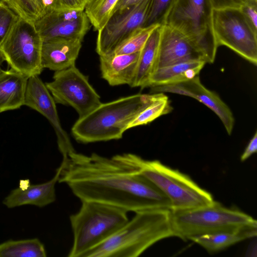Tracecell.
Here are the masks:
<instances>
[{
	"mask_svg": "<svg viewBox=\"0 0 257 257\" xmlns=\"http://www.w3.org/2000/svg\"><path fill=\"white\" fill-rule=\"evenodd\" d=\"M58 182L81 201L111 205L127 212L171 209L168 198L150 180L111 158L73 151L63 157Z\"/></svg>",
	"mask_w": 257,
	"mask_h": 257,
	"instance_id": "cell-1",
	"label": "cell"
},
{
	"mask_svg": "<svg viewBox=\"0 0 257 257\" xmlns=\"http://www.w3.org/2000/svg\"><path fill=\"white\" fill-rule=\"evenodd\" d=\"M170 237H176L171 209L140 211L82 257H137L158 241Z\"/></svg>",
	"mask_w": 257,
	"mask_h": 257,
	"instance_id": "cell-2",
	"label": "cell"
},
{
	"mask_svg": "<svg viewBox=\"0 0 257 257\" xmlns=\"http://www.w3.org/2000/svg\"><path fill=\"white\" fill-rule=\"evenodd\" d=\"M156 96L139 93L101 103L78 118L71 128L72 135L84 144L120 139L130 122Z\"/></svg>",
	"mask_w": 257,
	"mask_h": 257,
	"instance_id": "cell-3",
	"label": "cell"
},
{
	"mask_svg": "<svg viewBox=\"0 0 257 257\" xmlns=\"http://www.w3.org/2000/svg\"><path fill=\"white\" fill-rule=\"evenodd\" d=\"M112 158L153 183L169 200L172 209L201 207L214 201L212 195L189 176L158 160H146L132 153Z\"/></svg>",
	"mask_w": 257,
	"mask_h": 257,
	"instance_id": "cell-4",
	"label": "cell"
},
{
	"mask_svg": "<svg viewBox=\"0 0 257 257\" xmlns=\"http://www.w3.org/2000/svg\"><path fill=\"white\" fill-rule=\"evenodd\" d=\"M171 217L176 237L183 240L205 234L257 228L256 220L250 215L214 200L206 206L172 209Z\"/></svg>",
	"mask_w": 257,
	"mask_h": 257,
	"instance_id": "cell-5",
	"label": "cell"
},
{
	"mask_svg": "<svg viewBox=\"0 0 257 257\" xmlns=\"http://www.w3.org/2000/svg\"><path fill=\"white\" fill-rule=\"evenodd\" d=\"M81 202L79 210L69 217L73 241L69 257H82L129 220L128 212L119 208L95 202Z\"/></svg>",
	"mask_w": 257,
	"mask_h": 257,
	"instance_id": "cell-6",
	"label": "cell"
},
{
	"mask_svg": "<svg viewBox=\"0 0 257 257\" xmlns=\"http://www.w3.org/2000/svg\"><path fill=\"white\" fill-rule=\"evenodd\" d=\"M213 9L210 0H174L163 24L183 34L206 63L214 62L218 48L213 30Z\"/></svg>",
	"mask_w": 257,
	"mask_h": 257,
	"instance_id": "cell-7",
	"label": "cell"
},
{
	"mask_svg": "<svg viewBox=\"0 0 257 257\" xmlns=\"http://www.w3.org/2000/svg\"><path fill=\"white\" fill-rule=\"evenodd\" d=\"M42 43L34 24L19 17L1 46L0 52L11 69L29 78L39 75L44 69Z\"/></svg>",
	"mask_w": 257,
	"mask_h": 257,
	"instance_id": "cell-8",
	"label": "cell"
},
{
	"mask_svg": "<svg viewBox=\"0 0 257 257\" xmlns=\"http://www.w3.org/2000/svg\"><path fill=\"white\" fill-rule=\"evenodd\" d=\"M213 30L218 47L225 46L256 65L257 33L248 25L239 8L213 9Z\"/></svg>",
	"mask_w": 257,
	"mask_h": 257,
	"instance_id": "cell-9",
	"label": "cell"
},
{
	"mask_svg": "<svg viewBox=\"0 0 257 257\" xmlns=\"http://www.w3.org/2000/svg\"><path fill=\"white\" fill-rule=\"evenodd\" d=\"M56 103L72 107L81 118L101 102L87 76L76 67L55 71L53 80L45 83Z\"/></svg>",
	"mask_w": 257,
	"mask_h": 257,
	"instance_id": "cell-10",
	"label": "cell"
},
{
	"mask_svg": "<svg viewBox=\"0 0 257 257\" xmlns=\"http://www.w3.org/2000/svg\"><path fill=\"white\" fill-rule=\"evenodd\" d=\"M152 0L114 13L102 29L97 31L96 51L99 56L112 54L134 32L144 27Z\"/></svg>",
	"mask_w": 257,
	"mask_h": 257,
	"instance_id": "cell-11",
	"label": "cell"
},
{
	"mask_svg": "<svg viewBox=\"0 0 257 257\" xmlns=\"http://www.w3.org/2000/svg\"><path fill=\"white\" fill-rule=\"evenodd\" d=\"M24 105L36 110L49 120L56 134L58 148L63 157L75 151L68 135L61 126L56 102L39 75L28 78Z\"/></svg>",
	"mask_w": 257,
	"mask_h": 257,
	"instance_id": "cell-12",
	"label": "cell"
},
{
	"mask_svg": "<svg viewBox=\"0 0 257 257\" xmlns=\"http://www.w3.org/2000/svg\"><path fill=\"white\" fill-rule=\"evenodd\" d=\"M90 24L84 11L66 10L46 13L34 26L43 41L58 37L83 40Z\"/></svg>",
	"mask_w": 257,
	"mask_h": 257,
	"instance_id": "cell-13",
	"label": "cell"
},
{
	"mask_svg": "<svg viewBox=\"0 0 257 257\" xmlns=\"http://www.w3.org/2000/svg\"><path fill=\"white\" fill-rule=\"evenodd\" d=\"M152 90L158 93H173L197 99L212 110L222 121L228 134H231L234 124L232 112L217 93L201 83L198 75L176 83L152 87Z\"/></svg>",
	"mask_w": 257,
	"mask_h": 257,
	"instance_id": "cell-14",
	"label": "cell"
},
{
	"mask_svg": "<svg viewBox=\"0 0 257 257\" xmlns=\"http://www.w3.org/2000/svg\"><path fill=\"white\" fill-rule=\"evenodd\" d=\"M192 60L205 62L202 55L183 34L168 25H161L159 51L154 71L162 67Z\"/></svg>",
	"mask_w": 257,
	"mask_h": 257,
	"instance_id": "cell-15",
	"label": "cell"
},
{
	"mask_svg": "<svg viewBox=\"0 0 257 257\" xmlns=\"http://www.w3.org/2000/svg\"><path fill=\"white\" fill-rule=\"evenodd\" d=\"M82 42L79 39L60 37L43 40L41 50L43 68L55 72L75 65Z\"/></svg>",
	"mask_w": 257,
	"mask_h": 257,
	"instance_id": "cell-16",
	"label": "cell"
},
{
	"mask_svg": "<svg viewBox=\"0 0 257 257\" xmlns=\"http://www.w3.org/2000/svg\"><path fill=\"white\" fill-rule=\"evenodd\" d=\"M61 168L57 169L54 177L49 181L36 185H29L11 191L4 199L3 204L9 208L25 205L43 207L56 200L55 185L58 182Z\"/></svg>",
	"mask_w": 257,
	"mask_h": 257,
	"instance_id": "cell-17",
	"label": "cell"
},
{
	"mask_svg": "<svg viewBox=\"0 0 257 257\" xmlns=\"http://www.w3.org/2000/svg\"><path fill=\"white\" fill-rule=\"evenodd\" d=\"M140 53L99 56L102 77L111 86H131L136 72Z\"/></svg>",
	"mask_w": 257,
	"mask_h": 257,
	"instance_id": "cell-18",
	"label": "cell"
},
{
	"mask_svg": "<svg viewBox=\"0 0 257 257\" xmlns=\"http://www.w3.org/2000/svg\"><path fill=\"white\" fill-rule=\"evenodd\" d=\"M28 79L11 68L0 74V113L24 105Z\"/></svg>",
	"mask_w": 257,
	"mask_h": 257,
	"instance_id": "cell-19",
	"label": "cell"
},
{
	"mask_svg": "<svg viewBox=\"0 0 257 257\" xmlns=\"http://www.w3.org/2000/svg\"><path fill=\"white\" fill-rule=\"evenodd\" d=\"M205 64L203 61L192 60L157 68L152 73L147 87L176 83L190 79L198 75Z\"/></svg>",
	"mask_w": 257,
	"mask_h": 257,
	"instance_id": "cell-20",
	"label": "cell"
},
{
	"mask_svg": "<svg viewBox=\"0 0 257 257\" xmlns=\"http://www.w3.org/2000/svg\"><path fill=\"white\" fill-rule=\"evenodd\" d=\"M161 32V25H159L152 32L140 51L136 72L131 87H147L158 57Z\"/></svg>",
	"mask_w": 257,
	"mask_h": 257,
	"instance_id": "cell-21",
	"label": "cell"
},
{
	"mask_svg": "<svg viewBox=\"0 0 257 257\" xmlns=\"http://www.w3.org/2000/svg\"><path fill=\"white\" fill-rule=\"evenodd\" d=\"M257 228H248L234 232L222 231L194 236L188 239L198 244L210 253L222 251L246 239L255 236Z\"/></svg>",
	"mask_w": 257,
	"mask_h": 257,
	"instance_id": "cell-22",
	"label": "cell"
},
{
	"mask_svg": "<svg viewBox=\"0 0 257 257\" xmlns=\"http://www.w3.org/2000/svg\"><path fill=\"white\" fill-rule=\"evenodd\" d=\"M42 242L37 238L9 240L0 243V257H46Z\"/></svg>",
	"mask_w": 257,
	"mask_h": 257,
	"instance_id": "cell-23",
	"label": "cell"
},
{
	"mask_svg": "<svg viewBox=\"0 0 257 257\" xmlns=\"http://www.w3.org/2000/svg\"><path fill=\"white\" fill-rule=\"evenodd\" d=\"M172 109L168 96L163 92L157 93V96L154 100L130 122L127 130L148 124L160 116L170 113Z\"/></svg>",
	"mask_w": 257,
	"mask_h": 257,
	"instance_id": "cell-24",
	"label": "cell"
},
{
	"mask_svg": "<svg viewBox=\"0 0 257 257\" xmlns=\"http://www.w3.org/2000/svg\"><path fill=\"white\" fill-rule=\"evenodd\" d=\"M118 0H90L84 12L94 30L98 31L105 25Z\"/></svg>",
	"mask_w": 257,
	"mask_h": 257,
	"instance_id": "cell-25",
	"label": "cell"
},
{
	"mask_svg": "<svg viewBox=\"0 0 257 257\" xmlns=\"http://www.w3.org/2000/svg\"><path fill=\"white\" fill-rule=\"evenodd\" d=\"M19 17L34 24L45 14L43 0H1Z\"/></svg>",
	"mask_w": 257,
	"mask_h": 257,
	"instance_id": "cell-26",
	"label": "cell"
},
{
	"mask_svg": "<svg viewBox=\"0 0 257 257\" xmlns=\"http://www.w3.org/2000/svg\"><path fill=\"white\" fill-rule=\"evenodd\" d=\"M160 25L139 29L123 41L114 51L115 54H130L140 52L153 30Z\"/></svg>",
	"mask_w": 257,
	"mask_h": 257,
	"instance_id": "cell-27",
	"label": "cell"
},
{
	"mask_svg": "<svg viewBox=\"0 0 257 257\" xmlns=\"http://www.w3.org/2000/svg\"><path fill=\"white\" fill-rule=\"evenodd\" d=\"M174 0H152L144 26L162 25Z\"/></svg>",
	"mask_w": 257,
	"mask_h": 257,
	"instance_id": "cell-28",
	"label": "cell"
},
{
	"mask_svg": "<svg viewBox=\"0 0 257 257\" xmlns=\"http://www.w3.org/2000/svg\"><path fill=\"white\" fill-rule=\"evenodd\" d=\"M19 17L6 4L0 2V47Z\"/></svg>",
	"mask_w": 257,
	"mask_h": 257,
	"instance_id": "cell-29",
	"label": "cell"
},
{
	"mask_svg": "<svg viewBox=\"0 0 257 257\" xmlns=\"http://www.w3.org/2000/svg\"><path fill=\"white\" fill-rule=\"evenodd\" d=\"M239 9L248 25L257 33V0H247Z\"/></svg>",
	"mask_w": 257,
	"mask_h": 257,
	"instance_id": "cell-30",
	"label": "cell"
},
{
	"mask_svg": "<svg viewBox=\"0 0 257 257\" xmlns=\"http://www.w3.org/2000/svg\"><path fill=\"white\" fill-rule=\"evenodd\" d=\"M214 9L239 8L247 0H210Z\"/></svg>",
	"mask_w": 257,
	"mask_h": 257,
	"instance_id": "cell-31",
	"label": "cell"
},
{
	"mask_svg": "<svg viewBox=\"0 0 257 257\" xmlns=\"http://www.w3.org/2000/svg\"><path fill=\"white\" fill-rule=\"evenodd\" d=\"M257 151V132L250 140L244 152L240 157V161L244 162Z\"/></svg>",
	"mask_w": 257,
	"mask_h": 257,
	"instance_id": "cell-32",
	"label": "cell"
},
{
	"mask_svg": "<svg viewBox=\"0 0 257 257\" xmlns=\"http://www.w3.org/2000/svg\"><path fill=\"white\" fill-rule=\"evenodd\" d=\"M90 0H61L68 10L84 11L86 5Z\"/></svg>",
	"mask_w": 257,
	"mask_h": 257,
	"instance_id": "cell-33",
	"label": "cell"
},
{
	"mask_svg": "<svg viewBox=\"0 0 257 257\" xmlns=\"http://www.w3.org/2000/svg\"><path fill=\"white\" fill-rule=\"evenodd\" d=\"M142 1L143 0H118L112 11V15L116 11L135 5Z\"/></svg>",
	"mask_w": 257,
	"mask_h": 257,
	"instance_id": "cell-34",
	"label": "cell"
},
{
	"mask_svg": "<svg viewBox=\"0 0 257 257\" xmlns=\"http://www.w3.org/2000/svg\"><path fill=\"white\" fill-rule=\"evenodd\" d=\"M5 61V59L2 54V53L0 52V74L2 73L4 70L2 69V64Z\"/></svg>",
	"mask_w": 257,
	"mask_h": 257,
	"instance_id": "cell-35",
	"label": "cell"
}]
</instances>
